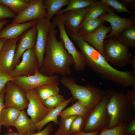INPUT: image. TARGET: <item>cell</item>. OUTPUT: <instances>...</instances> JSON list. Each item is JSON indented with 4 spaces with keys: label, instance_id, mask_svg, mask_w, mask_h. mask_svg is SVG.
Wrapping results in <instances>:
<instances>
[{
    "label": "cell",
    "instance_id": "cell-18",
    "mask_svg": "<svg viewBox=\"0 0 135 135\" xmlns=\"http://www.w3.org/2000/svg\"><path fill=\"white\" fill-rule=\"evenodd\" d=\"M36 20L22 23H8L0 31V38L6 40L16 38L27 30L35 26Z\"/></svg>",
    "mask_w": 135,
    "mask_h": 135
},
{
    "label": "cell",
    "instance_id": "cell-1",
    "mask_svg": "<svg viewBox=\"0 0 135 135\" xmlns=\"http://www.w3.org/2000/svg\"><path fill=\"white\" fill-rule=\"evenodd\" d=\"M72 39L85 57L87 66L100 78L124 88L135 86V73L132 71H122L114 68L104 56L78 35H74Z\"/></svg>",
    "mask_w": 135,
    "mask_h": 135
},
{
    "label": "cell",
    "instance_id": "cell-24",
    "mask_svg": "<svg viewBox=\"0 0 135 135\" xmlns=\"http://www.w3.org/2000/svg\"><path fill=\"white\" fill-rule=\"evenodd\" d=\"M89 112L86 106L78 100L71 106L62 110L59 116L62 118L70 116H80L84 119Z\"/></svg>",
    "mask_w": 135,
    "mask_h": 135
},
{
    "label": "cell",
    "instance_id": "cell-48",
    "mask_svg": "<svg viewBox=\"0 0 135 135\" xmlns=\"http://www.w3.org/2000/svg\"><path fill=\"white\" fill-rule=\"evenodd\" d=\"M7 135H20L18 133H14L13 134H8Z\"/></svg>",
    "mask_w": 135,
    "mask_h": 135
},
{
    "label": "cell",
    "instance_id": "cell-37",
    "mask_svg": "<svg viewBox=\"0 0 135 135\" xmlns=\"http://www.w3.org/2000/svg\"><path fill=\"white\" fill-rule=\"evenodd\" d=\"M13 78L9 73L0 72V94L5 90L7 83L10 81H12Z\"/></svg>",
    "mask_w": 135,
    "mask_h": 135
},
{
    "label": "cell",
    "instance_id": "cell-2",
    "mask_svg": "<svg viewBox=\"0 0 135 135\" xmlns=\"http://www.w3.org/2000/svg\"><path fill=\"white\" fill-rule=\"evenodd\" d=\"M49 32L42 66L40 72L48 76L55 74L64 75L71 73L74 64L71 56L65 48L62 41L57 39L56 26L53 22Z\"/></svg>",
    "mask_w": 135,
    "mask_h": 135
},
{
    "label": "cell",
    "instance_id": "cell-16",
    "mask_svg": "<svg viewBox=\"0 0 135 135\" xmlns=\"http://www.w3.org/2000/svg\"><path fill=\"white\" fill-rule=\"evenodd\" d=\"M20 36L7 40L0 52V72L10 73L13 70V64L17 42Z\"/></svg>",
    "mask_w": 135,
    "mask_h": 135
},
{
    "label": "cell",
    "instance_id": "cell-22",
    "mask_svg": "<svg viewBox=\"0 0 135 135\" xmlns=\"http://www.w3.org/2000/svg\"><path fill=\"white\" fill-rule=\"evenodd\" d=\"M112 8L102 0H97L89 7L84 20L98 18L106 14Z\"/></svg>",
    "mask_w": 135,
    "mask_h": 135
},
{
    "label": "cell",
    "instance_id": "cell-40",
    "mask_svg": "<svg viewBox=\"0 0 135 135\" xmlns=\"http://www.w3.org/2000/svg\"><path fill=\"white\" fill-rule=\"evenodd\" d=\"M128 99L135 109V87L128 90L126 94Z\"/></svg>",
    "mask_w": 135,
    "mask_h": 135
},
{
    "label": "cell",
    "instance_id": "cell-27",
    "mask_svg": "<svg viewBox=\"0 0 135 135\" xmlns=\"http://www.w3.org/2000/svg\"><path fill=\"white\" fill-rule=\"evenodd\" d=\"M58 83L44 85L34 89L42 101L59 94Z\"/></svg>",
    "mask_w": 135,
    "mask_h": 135
},
{
    "label": "cell",
    "instance_id": "cell-4",
    "mask_svg": "<svg viewBox=\"0 0 135 135\" xmlns=\"http://www.w3.org/2000/svg\"><path fill=\"white\" fill-rule=\"evenodd\" d=\"M60 82L70 91L73 98L85 105L89 111L101 101L104 92L102 89L91 84L84 86L79 85L72 78L64 76L60 80Z\"/></svg>",
    "mask_w": 135,
    "mask_h": 135
},
{
    "label": "cell",
    "instance_id": "cell-6",
    "mask_svg": "<svg viewBox=\"0 0 135 135\" xmlns=\"http://www.w3.org/2000/svg\"><path fill=\"white\" fill-rule=\"evenodd\" d=\"M103 49L106 59L115 66L131 64L132 55L129 48L118 37H110L104 40Z\"/></svg>",
    "mask_w": 135,
    "mask_h": 135
},
{
    "label": "cell",
    "instance_id": "cell-29",
    "mask_svg": "<svg viewBox=\"0 0 135 135\" xmlns=\"http://www.w3.org/2000/svg\"><path fill=\"white\" fill-rule=\"evenodd\" d=\"M31 0H0V4L18 14L25 9Z\"/></svg>",
    "mask_w": 135,
    "mask_h": 135
},
{
    "label": "cell",
    "instance_id": "cell-12",
    "mask_svg": "<svg viewBox=\"0 0 135 135\" xmlns=\"http://www.w3.org/2000/svg\"><path fill=\"white\" fill-rule=\"evenodd\" d=\"M24 92L28 102L27 114L30 117L32 121L36 124L43 119L51 109L44 106L34 89Z\"/></svg>",
    "mask_w": 135,
    "mask_h": 135
},
{
    "label": "cell",
    "instance_id": "cell-42",
    "mask_svg": "<svg viewBox=\"0 0 135 135\" xmlns=\"http://www.w3.org/2000/svg\"><path fill=\"white\" fill-rule=\"evenodd\" d=\"M120 1L126 7H130L134 11H135V0H121Z\"/></svg>",
    "mask_w": 135,
    "mask_h": 135
},
{
    "label": "cell",
    "instance_id": "cell-7",
    "mask_svg": "<svg viewBox=\"0 0 135 135\" xmlns=\"http://www.w3.org/2000/svg\"><path fill=\"white\" fill-rule=\"evenodd\" d=\"M53 22L58 28L60 40L62 41L65 48L73 58L74 70L78 72L83 71L87 66L86 58L70 38L66 30L62 14L56 15L54 18Z\"/></svg>",
    "mask_w": 135,
    "mask_h": 135
},
{
    "label": "cell",
    "instance_id": "cell-45",
    "mask_svg": "<svg viewBox=\"0 0 135 135\" xmlns=\"http://www.w3.org/2000/svg\"><path fill=\"white\" fill-rule=\"evenodd\" d=\"M7 40L0 38V52L4 43Z\"/></svg>",
    "mask_w": 135,
    "mask_h": 135
},
{
    "label": "cell",
    "instance_id": "cell-19",
    "mask_svg": "<svg viewBox=\"0 0 135 135\" xmlns=\"http://www.w3.org/2000/svg\"><path fill=\"white\" fill-rule=\"evenodd\" d=\"M89 7L80 9L70 10L62 14L66 28L77 34L78 29L84 20Z\"/></svg>",
    "mask_w": 135,
    "mask_h": 135
},
{
    "label": "cell",
    "instance_id": "cell-36",
    "mask_svg": "<svg viewBox=\"0 0 135 135\" xmlns=\"http://www.w3.org/2000/svg\"><path fill=\"white\" fill-rule=\"evenodd\" d=\"M17 14L5 6L0 4V20L15 18Z\"/></svg>",
    "mask_w": 135,
    "mask_h": 135
},
{
    "label": "cell",
    "instance_id": "cell-31",
    "mask_svg": "<svg viewBox=\"0 0 135 135\" xmlns=\"http://www.w3.org/2000/svg\"><path fill=\"white\" fill-rule=\"evenodd\" d=\"M77 116L72 115L61 118L59 122L58 129L64 135H70V131L72 123Z\"/></svg>",
    "mask_w": 135,
    "mask_h": 135
},
{
    "label": "cell",
    "instance_id": "cell-9",
    "mask_svg": "<svg viewBox=\"0 0 135 135\" xmlns=\"http://www.w3.org/2000/svg\"><path fill=\"white\" fill-rule=\"evenodd\" d=\"M59 79L57 75L48 76L38 71L30 76L13 77L12 81L22 90L25 91L34 89L45 84L58 83Z\"/></svg>",
    "mask_w": 135,
    "mask_h": 135
},
{
    "label": "cell",
    "instance_id": "cell-38",
    "mask_svg": "<svg viewBox=\"0 0 135 135\" xmlns=\"http://www.w3.org/2000/svg\"><path fill=\"white\" fill-rule=\"evenodd\" d=\"M124 130L123 135H134L135 134V118L128 122Z\"/></svg>",
    "mask_w": 135,
    "mask_h": 135
},
{
    "label": "cell",
    "instance_id": "cell-44",
    "mask_svg": "<svg viewBox=\"0 0 135 135\" xmlns=\"http://www.w3.org/2000/svg\"><path fill=\"white\" fill-rule=\"evenodd\" d=\"M10 21L6 19L0 20V31L4 27V26L8 23Z\"/></svg>",
    "mask_w": 135,
    "mask_h": 135
},
{
    "label": "cell",
    "instance_id": "cell-8",
    "mask_svg": "<svg viewBox=\"0 0 135 135\" xmlns=\"http://www.w3.org/2000/svg\"><path fill=\"white\" fill-rule=\"evenodd\" d=\"M52 22L45 18L36 20L37 36L34 49L38 60L39 69L42 65L49 32Z\"/></svg>",
    "mask_w": 135,
    "mask_h": 135
},
{
    "label": "cell",
    "instance_id": "cell-25",
    "mask_svg": "<svg viewBox=\"0 0 135 135\" xmlns=\"http://www.w3.org/2000/svg\"><path fill=\"white\" fill-rule=\"evenodd\" d=\"M104 22L100 18L84 20L78 29L77 34L82 35L92 34L103 25Z\"/></svg>",
    "mask_w": 135,
    "mask_h": 135
},
{
    "label": "cell",
    "instance_id": "cell-26",
    "mask_svg": "<svg viewBox=\"0 0 135 135\" xmlns=\"http://www.w3.org/2000/svg\"><path fill=\"white\" fill-rule=\"evenodd\" d=\"M21 110L14 107L4 108L2 112V125L6 127L13 126L18 117Z\"/></svg>",
    "mask_w": 135,
    "mask_h": 135
},
{
    "label": "cell",
    "instance_id": "cell-13",
    "mask_svg": "<svg viewBox=\"0 0 135 135\" xmlns=\"http://www.w3.org/2000/svg\"><path fill=\"white\" fill-rule=\"evenodd\" d=\"M46 14L43 0H31L27 7L18 14L12 23H24L45 18Z\"/></svg>",
    "mask_w": 135,
    "mask_h": 135
},
{
    "label": "cell",
    "instance_id": "cell-11",
    "mask_svg": "<svg viewBox=\"0 0 135 135\" xmlns=\"http://www.w3.org/2000/svg\"><path fill=\"white\" fill-rule=\"evenodd\" d=\"M4 98V108L14 107L22 110L27 108L28 103L25 92L12 81L6 84Z\"/></svg>",
    "mask_w": 135,
    "mask_h": 135
},
{
    "label": "cell",
    "instance_id": "cell-14",
    "mask_svg": "<svg viewBox=\"0 0 135 135\" xmlns=\"http://www.w3.org/2000/svg\"><path fill=\"white\" fill-rule=\"evenodd\" d=\"M135 15H132L131 18L121 17L115 13V10L112 8L106 14L99 18L108 22L111 25V31L107 35L106 38L107 39L112 36L118 37L124 29L135 25Z\"/></svg>",
    "mask_w": 135,
    "mask_h": 135
},
{
    "label": "cell",
    "instance_id": "cell-15",
    "mask_svg": "<svg viewBox=\"0 0 135 135\" xmlns=\"http://www.w3.org/2000/svg\"><path fill=\"white\" fill-rule=\"evenodd\" d=\"M36 36L35 25L26 31L20 36L16 48L13 70L20 62V58L24 53L28 50L34 48Z\"/></svg>",
    "mask_w": 135,
    "mask_h": 135
},
{
    "label": "cell",
    "instance_id": "cell-5",
    "mask_svg": "<svg viewBox=\"0 0 135 135\" xmlns=\"http://www.w3.org/2000/svg\"><path fill=\"white\" fill-rule=\"evenodd\" d=\"M113 90H107L104 91L100 102L88 112L84 119L82 130L85 132H100L106 128L109 122L106 105Z\"/></svg>",
    "mask_w": 135,
    "mask_h": 135
},
{
    "label": "cell",
    "instance_id": "cell-43",
    "mask_svg": "<svg viewBox=\"0 0 135 135\" xmlns=\"http://www.w3.org/2000/svg\"><path fill=\"white\" fill-rule=\"evenodd\" d=\"M100 133V132H85L82 130L78 132L72 134L70 135H98Z\"/></svg>",
    "mask_w": 135,
    "mask_h": 135
},
{
    "label": "cell",
    "instance_id": "cell-28",
    "mask_svg": "<svg viewBox=\"0 0 135 135\" xmlns=\"http://www.w3.org/2000/svg\"><path fill=\"white\" fill-rule=\"evenodd\" d=\"M97 0H69L67 6L61 9L57 14H62L65 12L71 10L82 9L89 7Z\"/></svg>",
    "mask_w": 135,
    "mask_h": 135
},
{
    "label": "cell",
    "instance_id": "cell-21",
    "mask_svg": "<svg viewBox=\"0 0 135 135\" xmlns=\"http://www.w3.org/2000/svg\"><path fill=\"white\" fill-rule=\"evenodd\" d=\"M74 99L72 97L69 98L58 106L51 109L46 116L42 120L35 124L36 129L40 131L47 124L53 122L56 125L58 124V117L61 112Z\"/></svg>",
    "mask_w": 135,
    "mask_h": 135
},
{
    "label": "cell",
    "instance_id": "cell-35",
    "mask_svg": "<svg viewBox=\"0 0 135 135\" xmlns=\"http://www.w3.org/2000/svg\"><path fill=\"white\" fill-rule=\"evenodd\" d=\"M84 118L80 116H77L72 122L70 128V135L82 130Z\"/></svg>",
    "mask_w": 135,
    "mask_h": 135
},
{
    "label": "cell",
    "instance_id": "cell-47",
    "mask_svg": "<svg viewBox=\"0 0 135 135\" xmlns=\"http://www.w3.org/2000/svg\"><path fill=\"white\" fill-rule=\"evenodd\" d=\"M52 135H64L58 130L55 132Z\"/></svg>",
    "mask_w": 135,
    "mask_h": 135
},
{
    "label": "cell",
    "instance_id": "cell-46",
    "mask_svg": "<svg viewBox=\"0 0 135 135\" xmlns=\"http://www.w3.org/2000/svg\"><path fill=\"white\" fill-rule=\"evenodd\" d=\"M131 64L132 65L134 69L132 71L135 73V57L134 56L133 57L132 60Z\"/></svg>",
    "mask_w": 135,
    "mask_h": 135
},
{
    "label": "cell",
    "instance_id": "cell-23",
    "mask_svg": "<svg viewBox=\"0 0 135 135\" xmlns=\"http://www.w3.org/2000/svg\"><path fill=\"white\" fill-rule=\"evenodd\" d=\"M69 1V0H43V3L46 10L45 18L50 21L62 8L67 6Z\"/></svg>",
    "mask_w": 135,
    "mask_h": 135
},
{
    "label": "cell",
    "instance_id": "cell-17",
    "mask_svg": "<svg viewBox=\"0 0 135 135\" xmlns=\"http://www.w3.org/2000/svg\"><path fill=\"white\" fill-rule=\"evenodd\" d=\"M111 30L110 26H106L103 25L92 34L82 35L78 34L104 57L103 49L104 39L107 34L110 32Z\"/></svg>",
    "mask_w": 135,
    "mask_h": 135
},
{
    "label": "cell",
    "instance_id": "cell-33",
    "mask_svg": "<svg viewBox=\"0 0 135 135\" xmlns=\"http://www.w3.org/2000/svg\"><path fill=\"white\" fill-rule=\"evenodd\" d=\"M103 2L116 10L118 13L121 12H125L135 14L133 12L129 10L121 2L117 0H102Z\"/></svg>",
    "mask_w": 135,
    "mask_h": 135
},
{
    "label": "cell",
    "instance_id": "cell-41",
    "mask_svg": "<svg viewBox=\"0 0 135 135\" xmlns=\"http://www.w3.org/2000/svg\"><path fill=\"white\" fill-rule=\"evenodd\" d=\"M5 89L0 94V133L2 132V126H3L2 122V110L4 108V96Z\"/></svg>",
    "mask_w": 135,
    "mask_h": 135
},
{
    "label": "cell",
    "instance_id": "cell-34",
    "mask_svg": "<svg viewBox=\"0 0 135 135\" xmlns=\"http://www.w3.org/2000/svg\"><path fill=\"white\" fill-rule=\"evenodd\" d=\"M127 124H122L112 128L104 129L98 135H123Z\"/></svg>",
    "mask_w": 135,
    "mask_h": 135
},
{
    "label": "cell",
    "instance_id": "cell-39",
    "mask_svg": "<svg viewBox=\"0 0 135 135\" xmlns=\"http://www.w3.org/2000/svg\"><path fill=\"white\" fill-rule=\"evenodd\" d=\"M53 130L52 124H49L43 130L37 132L30 133L28 135H50Z\"/></svg>",
    "mask_w": 135,
    "mask_h": 135
},
{
    "label": "cell",
    "instance_id": "cell-32",
    "mask_svg": "<svg viewBox=\"0 0 135 135\" xmlns=\"http://www.w3.org/2000/svg\"><path fill=\"white\" fill-rule=\"evenodd\" d=\"M66 100L63 96L58 94L42 102L46 107L52 109L58 106Z\"/></svg>",
    "mask_w": 135,
    "mask_h": 135
},
{
    "label": "cell",
    "instance_id": "cell-3",
    "mask_svg": "<svg viewBox=\"0 0 135 135\" xmlns=\"http://www.w3.org/2000/svg\"><path fill=\"white\" fill-rule=\"evenodd\" d=\"M109 122L106 128H110L128 122L135 117V109L126 94L113 91L106 105Z\"/></svg>",
    "mask_w": 135,
    "mask_h": 135
},
{
    "label": "cell",
    "instance_id": "cell-30",
    "mask_svg": "<svg viewBox=\"0 0 135 135\" xmlns=\"http://www.w3.org/2000/svg\"><path fill=\"white\" fill-rule=\"evenodd\" d=\"M118 37L128 47L134 48L135 47V25L124 29Z\"/></svg>",
    "mask_w": 135,
    "mask_h": 135
},
{
    "label": "cell",
    "instance_id": "cell-10",
    "mask_svg": "<svg viewBox=\"0 0 135 135\" xmlns=\"http://www.w3.org/2000/svg\"><path fill=\"white\" fill-rule=\"evenodd\" d=\"M22 57L21 61L9 73L12 77L30 76L39 71L38 60L34 48L26 50Z\"/></svg>",
    "mask_w": 135,
    "mask_h": 135
},
{
    "label": "cell",
    "instance_id": "cell-20",
    "mask_svg": "<svg viewBox=\"0 0 135 135\" xmlns=\"http://www.w3.org/2000/svg\"><path fill=\"white\" fill-rule=\"evenodd\" d=\"M13 126L16 129L20 135H28L35 132V124L27 117L24 110H22Z\"/></svg>",
    "mask_w": 135,
    "mask_h": 135
}]
</instances>
